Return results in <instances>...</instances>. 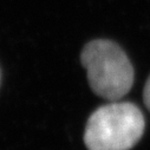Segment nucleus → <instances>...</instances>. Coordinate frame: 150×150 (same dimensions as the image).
Masks as SVG:
<instances>
[{
	"label": "nucleus",
	"mask_w": 150,
	"mask_h": 150,
	"mask_svg": "<svg viewBox=\"0 0 150 150\" xmlns=\"http://www.w3.org/2000/svg\"><path fill=\"white\" fill-rule=\"evenodd\" d=\"M88 82L99 97L115 102L124 97L134 84V66L123 49L108 39L89 42L81 54Z\"/></svg>",
	"instance_id": "nucleus-2"
},
{
	"label": "nucleus",
	"mask_w": 150,
	"mask_h": 150,
	"mask_svg": "<svg viewBox=\"0 0 150 150\" xmlns=\"http://www.w3.org/2000/svg\"><path fill=\"white\" fill-rule=\"evenodd\" d=\"M144 128V116L137 105L115 100L91 114L84 143L88 150H130L143 136Z\"/></svg>",
	"instance_id": "nucleus-1"
},
{
	"label": "nucleus",
	"mask_w": 150,
	"mask_h": 150,
	"mask_svg": "<svg viewBox=\"0 0 150 150\" xmlns=\"http://www.w3.org/2000/svg\"><path fill=\"white\" fill-rule=\"evenodd\" d=\"M143 99H144V104L146 105L148 110L150 111V76L145 83L144 90H143Z\"/></svg>",
	"instance_id": "nucleus-3"
}]
</instances>
